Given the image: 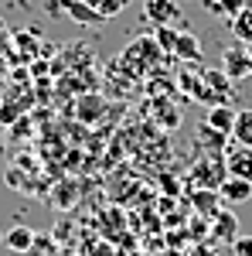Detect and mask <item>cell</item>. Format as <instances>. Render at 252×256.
<instances>
[{"instance_id": "cell-18", "label": "cell", "mask_w": 252, "mask_h": 256, "mask_svg": "<svg viewBox=\"0 0 252 256\" xmlns=\"http://www.w3.org/2000/svg\"><path fill=\"white\" fill-rule=\"evenodd\" d=\"M102 110H106V106H102V99H99V96H85L82 102H78L75 113H78V120H85V123H89V120H96Z\"/></svg>"}, {"instance_id": "cell-3", "label": "cell", "mask_w": 252, "mask_h": 256, "mask_svg": "<svg viewBox=\"0 0 252 256\" xmlns=\"http://www.w3.org/2000/svg\"><path fill=\"white\" fill-rule=\"evenodd\" d=\"M222 72H225L232 82H242V79L252 76L249 48H242V41H235L232 48H225V55H222Z\"/></svg>"}, {"instance_id": "cell-23", "label": "cell", "mask_w": 252, "mask_h": 256, "mask_svg": "<svg viewBox=\"0 0 252 256\" xmlns=\"http://www.w3.org/2000/svg\"><path fill=\"white\" fill-rule=\"evenodd\" d=\"M10 48H14V34H10V28L0 24V55H10Z\"/></svg>"}, {"instance_id": "cell-12", "label": "cell", "mask_w": 252, "mask_h": 256, "mask_svg": "<svg viewBox=\"0 0 252 256\" xmlns=\"http://www.w3.org/2000/svg\"><path fill=\"white\" fill-rule=\"evenodd\" d=\"M174 55L177 58H184V62H198L205 58V52H201V41L194 38L191 31H177V44H174Z\"/></svg>"}, {"instance_id": "cell-4", "label": "cell", "mask_w": 252, "mask_h": 256, "mask_svg": "<svg viewBox=\"0 0 252 256\" xmlns=\"http://www.w3.org/2000/svg\"><path fill=\"white\" fill-rule=\"evenodd\" d=\"M239 236H242V232H239V218H235V212H229V208L222 205V208L212 216V232H208L205 242H235Z\"/></svg>"}, {"instance_id": "cell-7", "label": "cell", "mask_w": 252, "mask_h": 256, "mask_svg": "<svg viewBox=\"0 0 252 256\" xmlns=\"http://www.w3.org/2000/svg\"><path fill=\"white\" fill-rule=\"evenodd\" d=\"M218 198L225 205H242V202L252 198V181H246V178H225L222 188H218Z\"/></svg>"}, {"instance_id": "cell-26", "label": "cell", "mask_w": 252, "mask_h": 256, "mask_svg": "<svg viewBox=\"0 0 252 256\" xmlns=\"http://www.w3.org/2000/svg\"><path fill=\"white\" fill-rule=\"evenodd\" d=\"M0 246H3V232H0Z\"/></svg>"}, {"instance_id": "cell-13", "label": "cell", "mask_w": 252, "mask_h": 256, "mask_svg": "<svg viewBox=\"0 0 252 256\" xmlns=\"http://www.w3.org/2000/svg\"><path fill=\"white\" fill-rule=\"evenodd\" d=\"M201 79L212 86V92L222 99V102H229V96H232V86H235V82L229 79V76H225L222 68H208V72H201Z\"/></svg>"}, {"instance_id": "cell-6", "label": "cell", "mask_w": 252, "mask_h": 256, "mask_svg": "<svg viewBox=\"0 0 252 256\" xmlns=\"http://www.w3.org/2000/svg\"><path fill=\"white\" fill-rule=\"evenodd\" d=\"M225 171H229V178H246V181H252V147L235 144L232 150H225Z\"/></svg>"}, {"instance_id": "cell-20", "label": "cell", "mask_w": 252, "mask_h": 256, "mask_svg": "<svg viewBox=\"0 0 252 256\" xmlns=\"http://www.w3.org/2000/svg\"><path fill=\"white\" fill-rule=\"evenodd\" d=\"M14 44H17L20 52H24V58L38 55V38H34L31 31H17V34H14Z\"/></svg>"}, {"instance_id": "cell-1", "label": "cell", "mask_w": 252, "mask_h": 256, "mask_svg": "<svg viewBox=\"0 0 252 256\" xmlns=\"http://www.w3.org/2000/svg\"><path fill=\"white\" fill-rule=\"evenodd\" d=\"M225 178H229V171H225V160H218L215 154H205V158H201V160L191 168L194 188H212V192H218Z\"/></svg>"}, {"instance_id": "cell-19", "label": "cell", "mask_w": 252, "mask_h": 256, "mask_svg": "<svg viewBox=\"0 0 252 256\" xmlns=\"http://www.w3.org/2000/svg\"><path fill=\"white\" fill-rule=\"evenodd\" d=\"M85 4H89V7H96V10H99V14H102L106 20H113V18L119 14V10L126 7L123 0H85Z\"/></svg>"}, {"instance_id": "cell-16", "label": "cell", "mask_w": 252, "mask_h": 256, "mask_svg": "<svg viewBox=\"0 0 252 256\" xmlns=\"http://www.w3.org/2000/svg\"><path fill=\"white\" fill-rule=\"evenodd\" d=\"M24 110H27V102H17V99H3V102H0V123H3V126H14V123L20 120V113H24Z\"/></svg>"}, {"instance_id": "cell-17", "label": "cell", "mask_w": 252, "mask_h": 256, "mask_svg": "<svg viewBox=\"0 0 252 256\" xmlns=\"http://www.w3.org/2000/svg\"><path fill=\"white\" fill-rule=\"evenodd\" d=\"M154 38H157V44H160V52H164V55H174V44H177V28H171V24H157Z\"/></svg>"}, {"instance_id": "cell-15", "label": "cell", "mask_w": 252, "mask_h": 256, "mask_svg": "<svg viewBox=\"0 0 252 256\" xmlns=\"http://www.w3.org/2000/svg\"><path fill=\"white\" fill-rule=\"evenodd\" d=\"M232 137H235V144H242V147H252V110H242V113L235 116Z\"/></svg>"}, {"instance_id": "cell-29", "label": "cell", "mask_w": 252, "mask_h": 256, "mask_svg": "<svg viewBox=\"0 0 252 256\" xmlns=\"http://www.w3.org/2000/svg\"><path fill=\"white\" fill-rule=\"evenodd\" d=\"M123 4H130V0H123Z\"/></svg>"}, {"instance_id": "cell-10", "label": "cell", "mask_w": 252, "mask_h": 256, "mask_svg": "<svg viewBox=\"0 0 252 256\" xmlns=\"http://www.w3.org/2000/svg\"><path fill=\"white\" fill-rule=\"evenodd\" d=\"M143 14L154 24H171L177 20V0H143Z\"/></svg>"}, {"instance_id": "cell-8", "label": "cell", "mask_w": 252, "mask_h": 256, "mask_svg": "<svg viewBox=\"0 0 252 256\" xmlns=\"http://www.w3.org/2000/svg\"><path fill=\"white\" fill-rule=\"evenodd\" d=\"M235 113L229 102H218V106H208V116H205V123L212 126V130H218V134H225V137H232V126H235Z\"/></svg>"}, {"instance_id": "cell-25", "label": "cell", "mask_w": 252, "mask_h": 256, "mask_svg": "<svg viewBox=\"0 0 252 256\" xmlns=\"http://www.w3.org/2000/svg\"><path fill=\"white\" fill-rule=\"evenodd\" d=\"M72 198H75V192H72V188H61V192H58V202H61V205H68Z\"/></svg>"}, {"instance_id": "cell-5", "label": "cell", "mask_w": 252, "mask_h": 256, "mask_svg": "<svg viewBox=\"0 0 252 256\" xmlns=\"http://www.w3.org/2000/svg\"><path fill=\"white\" fill-rule=\"evenodd\" d=\"M55 7H58V10H65V18H68V20L85 24V28H102V24H106V18L99 14L96 7H89L85 0H58Z\"/></svg>"}, {"instance_id": "cell-14", "label": "cell", "mask_w": 252, "mask_h": 256, "mask_svg": "<svg viewBox=\"0 0 252 256\" xmlns=\"http://www.w3.org/2000/svg\"><path fill=\"white\" fill-rule=\"evenodd\" d=\"M232 34H235V41L252 44V0H246L242 14H235V18H232Z\"/></svg>"}, {"instance_id": "cell-28", "label": "cell", "mask_w": 252, "mask_h": 256, "mask_svg": "<svg viewBox=\"0 0 252 256\" xmlns=\"http://www.w3.org/2000/svg\"><path fill=\"white\" fill-rule=\"evenodd\" d=\"M0 102H3V92H0Z\"/></svg>"}, {"instance_id": "cell-9", "label": "cell", "mask_w": 252, "mask_h": 256, "mask_svg": "<svg viewBox=\"0 0 252 256\" xmlns=\"http://www.w3.org/2000/svg\"><path fill=\"white\" fill-rule=\"evenodd\" d=\"M222 205H225V202H222V198H218V192H212V188H194V192H191V208L198 212V216L212 218Z\"/></svg>"}, {"instance_id": "cell-11", "label": "cell", "mask_w": 252, "mask_h": 256, "mask_svg": "<svg viewBox=\"0 0 252 256\" xmlns=\"http://www.w3.org/2000/svg\"><path fill=\"white\" fill-rule=\"evenodd\" d=\"M34 229H27V226H14V229H7L3 232V246L10 250V253H31V246H34Z\"/></svg>"}, {"instance_id": "cell-2", "label": "cell", "mask_w": 252, "mask_h": 256, "mask_svg": "<svg viewBox=\"0 0 252 256\" xmlns=\"http://www.w3.org/2000/svg\"><path fill=\"white\" fill-rule=\"evenodd\" d=\"M123 62H133V76H143L147 68H154L157 62H160V44H157V38H136Z\"/></svg>"}, {"instance_id": "cell-21", "label": "cell", "mask_w": 252, "mask_h": 256, "mask_svg": "<svg viewBox=\"0 0 252 256\" xmlns=\"http://www.w3.org/2000/svg\"><path fill=\"white\" fill-rule=\"evenodd\" d=\"M242 7H246V0H212V10L225 14V18H235V14H242Z\"/></svg>"}, {"instance_id": "cell-27", "label": "cell", "mask_w": 252, "mask_h": 256, "mask_svg": "<svg viewBox=\"0 0 252 256\" xmlns=\"http://www.w3.org/2000/svg\"><path fill=\"white\" fill-rule=\"evenodd\" d=\"M249 58H252V44H249Z\"/></svg>"}, {"instance_id": "cell-24", "label": "cell", "mask_w": 252, "mask_h": 256, "mask_svg": "<svg viewBox=\"0 0 252 256\" xmlns=\"http://www.w3.org/2000/svg\"><path fill=\"white\" fill-rule=\"evenodd\" d=\"M188 256H218V250H215V242H198L194 250H188Z\"/></svg>"}, {"instance_id": "cell-22", "label": "cell", "mask_w": 252, "mask_h": 256, "mask_svg": "<svg viewBox=\"0 0 252 256\" xmlns=\"http://www.w3.org/2000/svg\"><path fill=\"white\" fill-rule=\"evenodd\" d=\"M232 253L235 256H252V236H239L232 242Z\"/></svg>"}]
</instances>
